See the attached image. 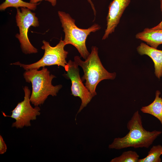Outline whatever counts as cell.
Wrapping results in <instances>:
<instances>
[{"label": "cell", "mask_w": 162, "mask_h": 162, "mask_svg": "<svg viewBox=\"0 0 162 162\" xmlns=\"http://www.w3.org/2000/svg\"><path fill=\"white\" fill-rule=\"evenodd\" d=\"M151 28L154 30L162 29V21L158 24Z\"/></svg>", "instance_id": "18"}, {"label": "cell", "mask_w": 162, "mask_h": 162, "mask_svg": "<svg viewBox=\"0 0 162 162\" xmlns=\"http://www.w3.org/2000/svg\"><path fill=\"white\" fill-rule=\"evenodd\" d=\"M43 45L41 48L44 50L43 57L38 61L30 64H24L17 62L11 64L18 65L26 70L33 69L38 70L41 67L57 65L64 68L67 63L66 59L68 53L64 50L65 46L62 38L59 43L55 46H51L49 43L45 40L42 41Z\"/></svg>", "instance_id": "5"}, {"label": "cell", "mask_w": 162, "mask_h": 162, "mask_svg": "<svg viewBox=\"0 0 162 162\" xmlns=\"http://www.w3.org/2000/svg\"><path fill=\"white\" fill-rule=\"evenodd\" d=\"M43 0L49 2L51 3L52 5L53 6H55L56 4L57 0H30V2L32 3L36 4Z\"/></svg>", "instance_id": "17"}, {"label": "cell", "mask_w": 162, "mask_h": 162, "mask_svg": "<svg viewBox=\"0 0 162 162\" xmlns=\"http://www.w3.org/2000/svg\"><path fill=\"white\" fill-rule=\"evenodd\" d=\"M160 92L157 90L154 100L149 105L140 109L143 113L150 114L157 118L162 125V98L159 97Z\"/></svg>", "instance_id": "12"}, {"label": "cell", "mask_w": 162, "mask_h": 162, "mask_svg": "<svg viewBox=\"0 0 162 162\" xmlns=\"http://www.w3.org/2000/svg\"><path fill=\"white\" fill-rule=\"evenodd\" d=\"M7 146L2 136L0 135V154H3L7 151Z\"/></svg>", "instance_id": "16"}, {"label": "cell", "mask_w": 162, "mask_h": 162, "mask_svg": "<svg viewBox=\"0 0 162 162\" xmlns=\"http://www.w3.org/2000/svg\"><path fill=\"white\" fill-rule=\"evenodd\" d=\"M16 22L19 29V34L15 37L20 44L22 51L25 54H30L38 52V50L30 43L28 37V31L31 26L34 27L39 26V22L35 13L26 7L16 9Z\"/></svg>", "instance_id": "6"}, {"label": "cell", "mask_w": 162, "mask_h": 162, "mask_svg": "<svg viewBox=\"0 0 162 162\" xmlns=\"http://www.w3.org/2000/svg\"><path fill=\"white\" fill-rule=\"evenodd\" d=\"M128 133L124 136L115 138L110 144V149H121L128 147L148 148L162 133L154 130L149 131L143 127L142 117L138 111L135 112L127 124Z\"/></svg>", "instance_id": "1"}, {"label": "cell", "mask_w": 162, "mask_h": 162, "mask_svg": "<svg viewBox=\"0 0 162 162\" xmlns=\"http://www.w3.org/2000/svg\"><path fill=\"white\" fill-rule=\"evenodd\" d=\"M87 1H88V2L90 3V4H91V6H92V7L93 10V11H94V15H96V11L95 10V8L94 7V5L93 4V3H92V1L91 0H87Z\"/></svg>", "instance_id": "19"}, {"label": "cell", "mask_w": 162, "mask_h": 162, "mask_svg": "<svg viewBox=\"0 0 162 162\" xmlns=\"http://www.w3.org/2000/svg\"><path fill=\"white\" fill-rule=\"evenodd\" d=\"M162 146L160 145L154 146L145 158L139 159L138 162H161Z\"/></svg>", "instance_id": "14"}, {"label": "cell", "mask_w": 162, "mask_h": 162, "mask_svg": "<svg viewBox=\"0 0 162 162\" xmlns=\"http://www.w3.org/2000/svg\"><path fill=\"white\" fill-rule=\"evenodd\" d=\"M135 37L146 42L149 46L157 49L162 44V29L154 30L146 28L137 33Z\"/></svg>", "instance_id": "11"}, {"label": "cell", "mask_w": 162, "mask_h": 162, "mask_svg": "<svg viewBox=\"0 0 162 162\" xmlns=\"http://www.w3.org/2000/svg\"><path fill=\"white\" fill-rule=\"evenodd\" d=\"M161 153H162V151H161Z\"/></svg>", "instance_id": "21"}, {"label": "cell", "mask_w": 162, "mask_h": 162, "mask_svg": "<svg viewBox=\"0 0 162 162\" xmlns=\"http://www.w3.org/2000/svg\"><path fill=\"white\" fill-rule=\"evenodd\" d=\"M130 0H113L110 3L106 17V28L102 38L105 40L113 32L119 23L120 18Z\"/></svg>", "instance_id": "9"}, {"label": "cell", "mask_w": 162, "mask_h": 162, "mask_svg": "<svg viewBox=\"0 0 162 162\" xmlns=\"http://www.w3.org/2000/svg\"><path fill=\"white\" fill-rule=\"evenodd\" d=\"M58 14L65 34L63 40L64 44L74 46L81 57L86 59L90 54L86 46V38L91 33L99 30L100 26L95 24L87 29L80 28L75 24V20L68 14L59 11Z\"/></svg>", "instance_id": "4"}, {"label": "cell", "mask_w": 162, "mask_h": 162, "mask_svg": "<svg viewBox=\"0 0 162 162\" xmlns=\"http://www.w3.org/2000/svg\"><path fill=\"white\" fill-rule=\"evenodd\" d=\"M139 155L135 151L130 150L122 153L120 156L111 160L110 162H138Z\"/></svg>", "instance_id": "15"}, {"label": "cell", "mask_w": 162, "mask_h": 162, "mask_svg": "<svg viewBox=\"0 0 162 162\" xmlns=\"http://www.w3.org/2000/svg\"><path fill=\"white\" fill-rule=\"evenodd\" d=\"M91 52L85 61L76 56L74 61L80 66L84 72L81 80L86 81L85 86L93 97L97 94L96 88L99 83L106 79L113 80L116 76L115 73H110L104 67L98 55V48L92 46Z\"/></svg>", "instance_id": "3"}, {"label": "cell", "mask_w": 162, "mask_h": 162, "mask_svg": "<svg viewBox=\"0 0 162 162\" xmlns=\"http://www.w3.org/2000/svg\"><path fill=\"white\" fill-rule=\"evenodd\" d=\"M23 89L25 94L24 100L18 103L11 111V115L7 116L2 112L4 116L10 117L15 120V121L12 124V127L17 128L31 126V121L36 120L37 117L40 114L39 107L33 108L31 105V91L28 87L25 86Z\"/></svg>", "instance_id": "7"}, {"label": "cell", "mask_w": 162, "mask_h": 162, "mask_svg": "<svg viewBox=\"0 0 162 162\" xmlns=\"http://www.w3.org/2000/svg\"><path fill=\"white\" fill-rule=\"evenodd\" d=\"M78 66L74 61L69 60L64 68L67 72L66 75L71 81V94L79 97L81 100V104L77 114L87 106L93 97L82 83L80 76Z\"/></svg>", "instance_id": "8"}, {"label": "cell", "mask_w": 162, "mask_h": 162, "mask_svg": "<svg viewBox=\"0 0 162 162\" xmlns=\"http://www.w3.org/2000/svg\"><path fill=\"white\" fill-rule=\"evenodd\" d=\"M38 3L34 4L27 2L22 0H5L0 5V10H4L10 7L18 8L19 7H26L32 10H35Z\"/></svg>", "instance_id": "13"}, {"label": "cell", "mask_w": 162, "mask_h": 162, "mask_svg": "<svg viewBox=\"0 0 162 162\" xmlns=\"http://www.w3.org/2000/svg\"><path fill=\"white\" fill-rule=\"evenodd\" d=\"M160 3V9L162 15V0H159Z\"/></svg>", "instance_id": "20"}, {"label": "cell", "mask_w": 162, "mask_h": 162, "mask_svg": "<svg viewBox=\"0 0 162 162\" xmlns=\"http://www.w3.org/2000/svg\"><path fill=\"white\" fill-rule=\"evenodd\" d=\"M137 51L140 55H146L153 60L154 64V74L158 79L162 77V50L152 47L143 43L137 47Z\"/></svg>", "instance_id": "10"}, {"label": "cell", "mask_w": 162, "mask_h": 162, "mask_svg": "<svg viewBox=\"0 0 162 162\" xmlns=\"http://www.w3.org/2000/svg\"><path fill=\"white\" fill-rule=\"evenodd\" d=\"M23 76L26 82L32 83V91L30 99L35 106L43 104L49 95L56 96L62 87L61 85H52V80L56 76L50 74L45 67L40 70L35 69L26 70Z\"/></svg>", "instance_id": "2"}]
</instances>
